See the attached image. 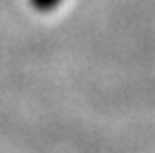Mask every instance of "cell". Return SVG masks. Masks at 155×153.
<instances>
[{
  "label": "cell",
  "instance_id": "6da1fadb",
  "mask_svg": "<svg viewBox=\"0 0 155 153\" xmlns=\"http://www.w3.org/2000/svg\"><path fill=\"white\" fill-rule=\"evenodd\" d=\"M31 4H33V8L37 11H52L54 6H58L62 0H29Z\"/></svg>",
  "mask_w": 155,
  "mask_h": 153
}]
</instances>
